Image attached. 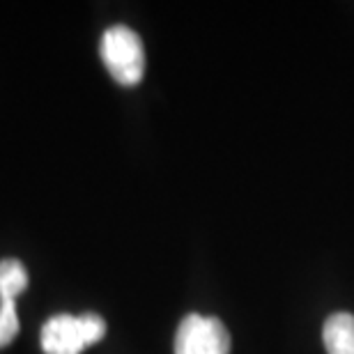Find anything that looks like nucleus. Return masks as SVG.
I'll list each match as a JSON object with an SVG mask.
<instances>
[{
	"label": "nucleus",
	"mask_w": 354,
	"mask_h": 354,
	"mask_svg": "<svg viewBox=\"0 0 354 354\" xmlns=\"http://www.w3.org/2000/svg\"><path fill=\"white\" fill-rule=\"evenodd\" d=\"M327 354H354V315L334 313L327 317L322 329Z\"/></svg>",
	"instance_id": "obj_4"
},
{
	"label": "nucleus",
	"mask_w": 354,
	"mask_h": 354,
	"mask_svg": "<svg viewBox=\"0 0 354 354\" xmlns=\"http://www.w3.org/2000/svg\"><path fill=\"white\" fill-rule=\"evenodd\" d=\"M175 354H230V334L216 317L191 313L177 327Z\"/></svg>",
	"instance_id": "obj_3"
},
{
	"label": "nucleus",
	"mask_w": 354,
	"mask_h": 354,
	"mask_svg": "<svg viewBox=\"0 0 354 354\" xmlns=\"http://www.w3.org/2000/svg\"><path fill=\"white\" fill-rule=\"evenodd\" d=\"M106 334V322L97 313L53 315L41 327V350L46 354H81L99 343Z\"/></svg>",
	"instance_id": "obj_1"
},
{
	"label": "nucleus",
	"mask_w": 354,
	"mask_h": 354,
	"mask_svg": "<svg viewBox=\"0 0 354 354\" xmlns=\"http://www.w3.org/2000/svg\"><path fill=\"white\" fill-rule=\"evenodd\" d=\"M111 76L122 86H136L145 74V48L138 32L127 26H111L99 46Z\"/></svg>",
	"instance_id": "obj_2"
},
{
	"label": "nucleus",
	"mask_w": 354,
	"mask_h": 354,
	"mask_svg": "<svg viewBox=\"0 0 354 354\" xmlns=\"http://www.w3.org/2000/svg\"><path fill=\"white\" fill-rule=\"evenodd\" d=\"M19 334V315L14 301H0V348L10 345Z\"/></svg>",
	"instance_id": "obj_6"
},
{
	"label": "nucleus",
	"mask_w": 354,
	"mask_h": 354,
	"mask_svg": "<svg viewBox=\"0 0 354 354\" xmlns=\"http://www.w3.org/2000/svg\"><path fill=\"white\" fill-rule=\"evenodd\" d=\"M28 288L26 267L14 258L0 260V301H14Z\"/></svg>",
	"instance_id": "obj_5"
}]
</instances>
